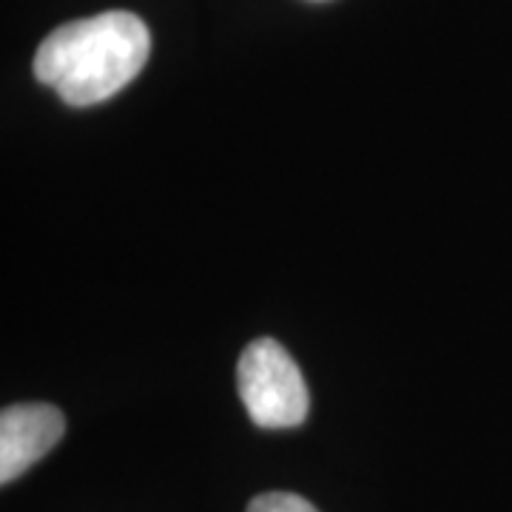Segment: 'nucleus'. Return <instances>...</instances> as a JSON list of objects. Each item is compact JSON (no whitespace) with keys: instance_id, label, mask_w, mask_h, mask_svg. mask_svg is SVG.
<instances>
[{"instance_id":"obj_1","label":"nucleus","mask_w":512,"mask_h":512,"mask_svg":"<svg viewBox=\"0 0 512 512\" xmlns=\"http://www.w3.org/2000/svg\"><path fill=\"white\" fill-rule=\"evenodd\" d=\"M151 32L134 12H103L57 26L37 49L35 77L74 109L97 106L143 72Z\"/></svg>"},{"instance_id":"obj_2","label":"nucleus","mask_w":512,"mask_h":512,"mask_svg":"<svg viewBox=\"0 0 512 512\" xmlns=\"http://www.w3.org/2000/svg\"><path fill=\"white\" fill-rule=\"evenodd\" d=\"M239 399L254 424L265 430L299 427L308 416V384L291 353L276 339H254L237 365Z\"/></svg>"},{"instance_id":"obj_3","label":"nucleus","mask_w":512,"mask_h":512,"mask_svg":"<svg viewBox=\"0 0 512 512\" xmlns=\"http://www.w3.org/2000/svg\"><path fill=\"white\" fill-rule=\"evenodd\" d=\"M66 421L52 404H12L0 413V481L23 476L63 439Z\"/></svg>"},{"instance_id":"obj_4","label":"nucleus","mask_w":512,"mask_h":512,"mask_svg":"<svg viewBox=\"0 0 512 512\" xmlns=\"http://www.w3.org/2000/svg\"><path fill=\"white\" fill-rule=\"evenodd\" d=\"M248 512H319L311 501L293 493H265L256 495L248 504Z\"/></svg>"}]
</instances>
